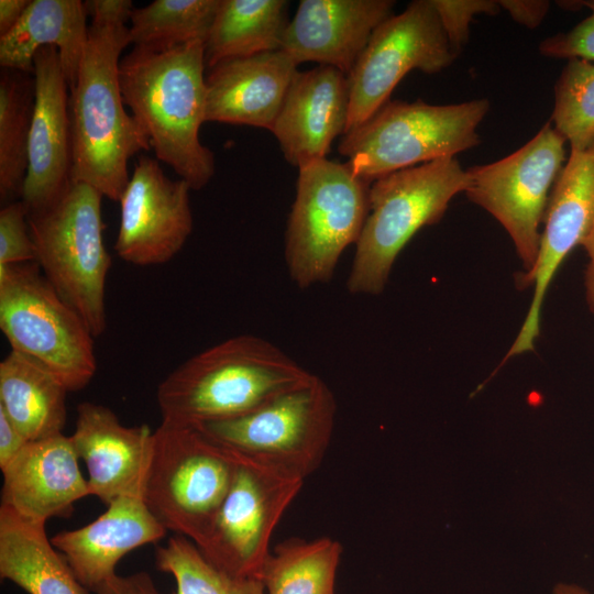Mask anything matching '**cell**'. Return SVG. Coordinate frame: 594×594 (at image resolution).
<instances>
[{"label": "cell", "mask_w": 594, "mask_h": 594, "mask_svg": "<svg viewBox=\"0 0 594 594\" xmlns=\"http://www.w3.org/2000/svg\"><path fill=\"white\" fill-rule=\"evenodd\" d=\"M205 43L197 40L164 50L134 46L121 58L124 105L146 133L158 161L190 186L205 187L215 175V155L199 139L206 122Z\"/></svg>", "instance_id": "6da1fadb"}, {"label": "cell", "mask_w": 594, "mask_h": 594, "mask_svg": "<svg viewBox=\"0 0 594 594\" xmlns=\"http://www.w3.org/2000/svg\"><path fill=\"white\" fill-rule=\"evenodd\" d=\"M311 375L270 341L241 334L182 363L160 383L156 399L162 421L200 426L252 411Z\"/></svg>", "instance_id": "7a4b0ae2"}, {"label": "cell", "mask_w": 594, "mask_h": 594, "mask_svg": "<svg viewBox=\"0 0 594 594\" xmlns=\"http://www.w3.org/2000/svg\"><path fill=\"white\" fill-rule=\"evenodd\" d=\"M131 44L125 24L92 22L74 87L69 90L73 132L72 182L85 183L119 201L129 180L128 163L151 148L124 108L119 81L121 53Z\"/></svg>", "instance_id": "3957f363"}, {"label": "cell", "mask_w": 594, "mask_h": 594, "mask_svg": "<svg viewBox=\"0 0 594 594\" xmlns=\"http://www.w3.org/2000/svg\"><path fill=\"white\" fill-rule=\"evenodd\" d=\"M470 175L455 157L393 172L373 182L369 215L358 240L346 288L380 295L407 243L438 223L452 199L468 190Z\"/></svg>", "instance_id": "277c9868"}, {"label": "cell", "mask_w": 594, "mask_h": 594, "mask_svg": "<svg viewBox=\"0 0 594 594\" xmlns=\"http://www.w3.org/2000/svg\"><path fill=\"white\" fill-rule=\"evenodd\" d=\"M491 108L486 98L450 105L388 100L343 134L338 151L366 183L476 146L479 125Z\"/></svg>", "instance_id": "5b68a950"}, {"label": "cell", "mask_w": 594, "mask_h": 594, "mask_svg": "<svg viewBox=\"0 0 594 594\" xmlns=\"http://www.w3.org/2000/svg\"><path fill=\"white\" fill-rule=\"evenodd\" d=\"M102 197L92 186L72 182L56 201L28 215L41 272L95 338L107 327L106 282L111 267Z\"/></svg>", "instance_id": "8992f818"}, {"label": "cell", "mask_w": 594, "mask_h": 594, "mask_svg": "<svg viewBox=\"0 0 594 594\" xmlns=\"http://www.w3.org/2000/svg\"><path fill=\"white\" fill-rule=\"evenodd\" d=\"M337 404L317 375L242 416L196 426L239 459L305 481L331 441Z\"/></svg>", "instance_id": "52a82bcc"}, {"label": "cell", "mask_w": 594, "mask_h": 594, "mask_svg": "<svg viewBox=\"0 0 594 594\" xmlns=\"http://www.w3.org/2000/svg\"><path fill=\"white\" fill-rule=\"evenodd\" d=\"M370 184L348 163L327 157L298 167L287 221L285 262L299 288L329 282L343 251L356 243L366 221Z\"/></svg>", "instance_id": "ba28073f"}, {"label": "cell", "mask_w": 594, "mask_h": 594, "mask_svg": "<svg viewBox=\"0 0 594 594\" xmlns=\"http://www.w3.org/2000/svg\"><path fill=\"white\" fill-rule=\"evenodd\" d=\"M238 459L196 426L162 421L153 432L142 498L158 521L198 546L224 498Z\"/></svg>", "instance_id": "9c48e42d"}, {"label": "cell", "mask_w": 594, "mask_h": 594, "mask_svg": "<svg viewBox=\"0 0 594 594\" xmlns=\"http://www.w3.org/2000/svg\"><path fill=\"white\" fill-rule=\"evenodd\" d=\"M0 329L11 350L36 361L68 392L94 378L95 337L36 262L0 265Z\"/></svg>", "instance_id": "30bf717a"}, {"label": "cell", "mask_w": 594, "mask_h": 594, "mask_svg": "<svg viewBox=\"0 0 594 594\" xmlns=\"http://www.w3.org/2000/svg\"><path fill=\"white\" fill-rule=\"evenodd\" d=\"M565 143L549 121L512 154L468 169L465 195L504 228L521 262V273L529 272L537 261L540 227L564 165Z\"/></svg>", "instance_id": "8fae6325"}, {"label": "cell", "mask_w": 594, "mask_h": 594, "mask_svg": "<svg viewBox=\"0 0 594 594\" xmlns=\"http://www.w3.org/2000/svg\"><path fill=\"white\" fill-rule=\"evenodd\" d=\"M458 54L451 47L432 0H415L377 26L348 75L345 132L371 118L411 70L437 74Z\"/></svg>", "instance_id": "7c38bea8"}, {"label": "cell", "mask_w": 594, "mask_h": 594, "mask_svg": "<svg viewBox=\"0 0 594 594\" xmlns=\"http://www.w3.org/2000/svg\"><path fill=\"white\" fill-rule=\"evenodd\" d=\"M237 459L232 483L197 548L229 574L257 576L273 531L305 481Z\"/></svg>", "instance_id": "4fadbf2b"}, {"label": "cell", "mask_w": 594, "mask_h": 594, "mask_svg": "<svg viewBox=\"0 0 594 594\" xmlns=\"http://www.w3.org/2000/svg\"><path fill=\"white\" fill-rule=\"evenodd\" d=\"M534 267L517 277V287H532V298L521 328L505 360L535 349L549 286L568 255L594 224V144L571 151L551 190Z\"/></svg>", "instance_id": "5bb4252c"}, {"label": "cell", "mask_w": 594, "mask_h": 594, "mask_svg": "<svg viewBox=\"0 0 594 594\" xmlns=\"http://www.w3.org/2000/svg\"><path fill=\"white\" fill-rule=\"evenodd\" d=\"M184 179H170L157 160L141 155L119 200L114 251L138 266L170 261L193 231L189 193Z\"/></svg>", "instance_id": "9a60e30c"}, {"label": "cell", "mask_w": 594, "mask_h": 594, "mask_svg": "<svg viewBox=\"0 0 594 594\" xmlns=\"http://www.w3.org/2000/svg\"><path fill=\"white\" fill-rule=\"evenodd\" d=\"M35 103L20 200L29 212L56 201L72 184L73 132L68 85L56 47L34 56Z\"/></svg>", "instance_id": "2e32d148"}, {"label": "cell", "mask_w": 594, "mask_h": 594, "mask_svg": "<svg viewBox=\"0 0 594 594\" xmlns=\"http://www.w3.org/2000/svg\"><path fill=\"white\" fill-rule=\"evenodd\" d=\"M153 432L147 425L128 427L108 407L80 403L74 433L75 451L88 471L90 495L107 506L122 496H142Z\"/></svg>", "instance_id": "e0dca14e"}, {"label": "cell", "mask_w": 594, "mask_h": 594, "mask_svg": "<svg viewBox=\"0 0 594 594\" xmlns=\"http://www.w3.org/2000/svg\"><path fill=\"white\" fill-rule=\"evenodd\" d=\"M394 6L392 0H301L280 50L297 65L316 62L349 75Z\"/></svg>", "instance_id": "ac0fdd59"}, {"label": "cell", "mask_w": 594, "mask_h": 594, "mask_svg": "<svg viewBox=\"0 0 594 594\" xmlns=\"http://www.w3.org/2000/svg\"><path fill=\"white\" fill-rule=\"evenodd\" d=\"M78 461L70 436L29 441L1 470V505L34 522L69 517L74 504L90 495Z\"/></svg>", "instance_id": "d6986e66"}, {"label": "cell", "mask_w": 594, "mask_h": 594, "mask_svg": "<svg viewBox=\"0 0 594 594\" xmlns=\"http://www.w3.org/2000/svg\"><path fill=\"white\" fill-rule=\"evenodd\" d=\"M348 75L326 65L297 72L271 129L285 160L297 168L326 158L344 134L349 117Z\"/></svg>", "instance_id": "ffe728a7"}, {"label": "cell", "mask_w": 594, "mask_h": 594, "mask_svg": "<svg viewBox=\"0 0 594 594\" xmlns=\"http://www.w3.org/2000/svg\"><path fill=\"white\" fill-rule=\"evenodd\" d=\"M167 529L151 513L142 496H122L80 528L51 538L80 584L95 593L116 575V566L130 551L163 539Z\"/></svg>", "instance_id": "44dd1931"}, {"label": "cell", "mask_w": 594, "mask_h": 594, "mask_svg": "<svg viewBox=\"0 0 594 594\" xmlns=\"http://www.w3.org/2000/svg\"><path fill=\"white\" fill-rule=\"evenodd\" d=\"M297 66L282 50L215 65L206 76V121L271 131Z\"/></svg>", "instance_id": "7402d4cb"}, {"label": "cell", "mask_w": 594, "mask_h": 594, "mask_svg": "<svg viewBox=\"0 0 594 594\" xmlns=\"http://www.w3.org/2000/svg\"><path fill=\"white\" fill-rule=\"evenodd\" d=\"M86 18L80 0H31L19 23L0 36V65L34 74L37 51L54 46L70 90L88 41Z\"/></svg>", "instance_id": "603a6c76"}, {"label": "cell", "mask_w": 594, "mask_h": 594, "mask_svg": "<svg viewBox=\"0 0 594 594\" xmlns=\"http://www.w3.org/2000/svg\"><path fill=\"white\" fill-rule=\"evenodd\" d=\"M0 578L29 594H88L55 549L45 524L0 506Z\"/></svg>", "instance_id": "cb8c5ba5"}, {"label": "cell", "mask_w": 594, "mask_h": 594, "mask_svg": "<svg viewBox=\"0 0 594 594\" xmlns=\"http://www.w3.org/2000/svg\"><path fill=\"white\" fill-rule=\"evenodd\" d=\"M67 388L45 367L16 351L0 363V410L28 441L62 433Z\"/></svg>", "instance_id": "d4e9b609"}, {"label": "cell", "mask_w": 594, "mask_h": 594, "mask_svg": "<svg viewBox=\"0 0 594 594\" xmlns=\"http://www.w3.org/2000/svg\"><path fill=\"white\" fill-rule=\"evenodd\" d=\"M288 6L285 0H220L205 41L206 68L280 50Z\"/></svg>", "instance_id": "484cf974"}, {"label": "cell", "mask_w": 594, "mask_h": 594, "mask_svg": "<svg viewBox=\"0 0 594 594\" xmlns=\"http://www.w3.org/2000/svg\"><path fill=\"white\" fill-rule=\"evenodd\" d=\"M342 544L330 538H290L274 547L257 578L265 594H336Z\"/></svg>", "instance_id": "4316f807"}, {"label": "cell", "mask_w": 594, "mask_h": 594, "mask_svg": "<svg viewBox=\"0 0 594 594\" xmlns=\"http://www.w3.org/2000/svg\"><path fill=\"white\" fill-rule=\"evenodd\" d=\"M35 103L34 74L3 68L0 76V197L20 198L26 176Z\"/></svg>", "instance_id": "83f0119b"}, {"label": "cell", "mask_w": 594, "mask_h": 594, "mask_svg": "<svg viewBox=\"0 0 594 594\" xmlns=\"http://www.w3.org/2000/svg\"><path fill=\"white\" fill-rule=\"evenodd\" d=\"M220 0H155L135 8L129 38L134 46L164 50L206 41Z\"/></svg>", "instance_id": "f1b7e54d"}, {"label": "cell", "mask_w": 594, "mask_h": 594, "mask_svg": "<svg viewBox=\"0 0 594 594\" xmlns=\"http://www.w3.org/2000/svg\"><path fill=\"white\" fill-rule=\"evenodd\" d=\"M155 564L175 579L173 594H265L257 576H237L220 570L191 540L180 535L157 547Z\"/></svg>", "instance_id": "f546056e"}, {"label": "cell", "mask_w": 594, "mask_h": 594, "mask_svg": "<svg viewBox=\"0 0 594 594\" xmlns=\"http://www.w3.org/2000/svg\"><path fill=\"white\" fill-rule=\"evenodd\" d=\"M550 122L571 151L594 144V63L568 61L554 85Z\"/></svg>", "instance_id": "4dcf8cb0"}, {"label": "cell", "mask_w": 594, "mask_h": 594, "mask_svg": "<svg viewBox=\"0 0 594 594\" xmlns=\"http://www.w3.org/2000/svg\"><path fill=\"white\" fill-rule=\"evenodd\" d=\"M28 215V208L21 200L2 207L0 211V265L36 262Z\"/></svg>", "instance_id": "1f68e13d"}, {"label": "cell", "mask_w": 594, "mask_h": 594, "mask_svg": "<svg viewBox=\"0 0 594 594\" xmlns=\"http://www.w3.org/2000/svg\"><path fill=\"white\" fill-rule=\"evenodd\" d=\"M432 3L448 41L458 55L468 42L474 16L496 15L501 11L498 1L492 0H432Z\"/></svg>", "instance_id": "d6a6232c"}, {"label": "cell", "mask_w": 594, "mask_h": 594, "mask_svg": "<svg viewBox=\"0 0 594 594\" xmlns=\"http://www.w3.org/2000/svg\"><path fill=\"white\" fill-rule=\"evenodd\" d=\"M580 3L590 8L591 14L570 31L543 38L538 47L542 56L594 63V1Z\"/></svg>", "instance_id": "836d02e7"}, {"label": "cell", "mask_w": 594, "mask_h": 594, "mask_svg": "<svg viewBox=\"0 0 594 594\" xmlns=\"http://www.w3.org/2000/svg\"><path fill=\"white\" fill-rule=\"evenodd\" d=\"M95 594H163L158 591L151 575L140 571L127 576L113 575Z\"/></svg>", "instance_id": "e575fe53"}, {"label": "cell", "mask_w": 594, "mask_h": 594, "mask_svg": "<svg viewBox=\"0 0 594 594\" xmlns=\"http://www.w3.org/2000/svg\"><path fill=\"white\" fill-rule=\"evenodd\" d=\"M498 4L516 23L528 29L539 26L550 8V2L543 0H501Z\"/></svg>", "instance_id": "d590c367"}, {"label": "cell", "mask_w": 594, "mask_h": 594, "mask_svg": "<svg viewBox=\"0 0 594 594\" xmlns=\"http://www.w3.org/2000/svg\"><path fill=\"white\" fill-rule=\"evenodd\" d=\"M92 22L125 24L135 9L131 0H88L84 2Z\"/></svg>", "instance_id": "8d00e7d4"}, {"label": "cell", "mask_w": 594, "mask_h": 594, "mask_svg": "<svg viewBox=\"0 0 594 594\" xmlns=\"http://www.w3.org/2000/svg\"><path fill=\"white\" fill-rule=\"evenodd\" d=\"M28 442L7 415L0 410V469L2 470Z\"/></svg>", "instance_id": "74e56055"}, {"label": "cell", "mask_w": 594, "mask_h": 594, "mask_svg": "<svg viewBox=\"0 0 594 594\" xmlns=\"http://www.w3.org/2000/svg\"><path fill=\"white\" fill-rule=\"evenodd\" d=\"M586 254L584 271V294L587 308L594 315V224L581 243Z\"/></svg>", "instance_id": "f35d334b"}, {"label": "cell", "mask_w": 594, "mask_h": 594, "mask_svg": "<svg viewBox=\"0 0 594 594\" xmlns=\"http://www.w3.org/2000/svg\"><path fill=\"white\" fill-rule=\"evenodd\" d=\"M30 2L31 0H0V36L19 23Z\"/></svg>", "instance_id": "ab89813d"}, {"label": "cell", "mask_w": 594, "mask_h": 594, "mask_svg": "<svg viewBox=\"0 0 594 594\" xmlns=\"http://www.w3.org/2000/svg\"><path fill=\"white\" fill-rule=\"evenodd\" d=\"M553 594H590L585 588L568 583H559L553 588Z\"/></svg>", "instance_id": "60d3db41"}]
</instances>
